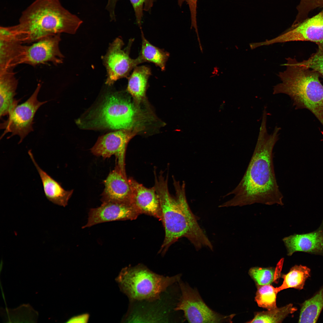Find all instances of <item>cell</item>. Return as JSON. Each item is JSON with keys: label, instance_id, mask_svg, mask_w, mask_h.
Here are the masks:
<instances>
[{"label": "cell", "instance_id": "obj_2", "mask_svg": "<svg viewBox=\"0 0 323 323\" xmlns=\"http://www.w3.org/2000/svg\"><path fill=\"white\" fill-rule=\"evenodd\" d=\"M154 187L159 200L161 220L165 230V237L159 251L165 254L170 246L179 239L185 237L197 250L206 247L213 250V247L203 230L199 225L196 217L192 212L185 195V182L181 185L173 179L176 197L169 192L168 177L160 173L157 177L155 173Z\"/></svg>", "mask_w": 323, "mask_h": 323}, {"label": "cell", "instance_id": "obj_3", "mask_svg": "<svg viewBox=\"0 0 323 323\" xmlns=\"http://www.w3.org/2000/svg\"><path fill=\"white\" fill-rule=\"evenodd\" d=\"M82 22L59 0H35L22 12L14 28L23 44L30 43L49 35L74 34Z\"/></svg>", "mask_w": 323, "mask_h": 323}, {"label": "cell", "instance_id": "obj_9", "mask_svg": "<svg viewBox=\"0 0 323 323\" xmlns=\"http://www.w3.org/2000/svg\"><path fill=\"white\" fill-rule=\"evenodd\" d=\"M133 40L122 49L124 43L120 38H117L110 44L107 52L103 57V60L107 71L106 83L110 86L121 78L127 77L130 72L137 65L141 63L138 57L131 58L129 51Z\"/></svg>", "mask_w": 323, "mask_h": 323}, {"label": "cell", "instance_id": "obj_26", "mask_svg": "<svg viewBox=\"0 0 323 323\" xmlns=\"http://www.w3.org/2000/svg\"><path fill=\"white\" fill-rule=\"evenodd\" d=\"M257 287L255 300L258 305L267 310L277 307L276 297L279 292L277 287H275L271 284Z\"/></svg>", "mask_w": 323, "mask_h": 323}, {"label": "cell", "instance_id": "obj_11", "mask_svg": "<svg viewBox=\"0 0 323 323\" xmlns=\"http://www.w3.org/2000/svg\"><path fill=\"white\" fill-rule=\"evenodd\" d=\"M61 34L45 36L29 45H25L20 64L33 66L51 63H62L64 56L60 48Z\"/></svg>", "mask_w": 323, "mask_h": 323}, {"label": "cell", "instance_id": "obj_18", "mask_svg": "<svg viewBox=\"0 0 323 323\" xmlns=\"http://www.w3.org/2000/svg\"><path fill=\"white\" fill-rule=\"evenodd\" d=\"M28 153L39 174L46 198L54 204L66 206L72 194L73 190H66L64 189L60 183L39 166L31 150H28Z\"/></svg>", "mask_w": 323, "mask_h": 323}, {"label": "cell", "instance_id": "obj_28", "mask_svg": "<svg viewBox=\"0 0 323 323\" xmlns=\"http://www.w3.org/2000/svg\"><path fill=\"white\" fill-rule=\"evenodd\" d=\"M300 64L318 72L323 77V49L318 48L307 60L298 62Z\"/></svg>", "mask_w": 323, "mask_h": 323}, {"label": "cell", "instance_id": "obj_12", "mask_svg": "<svg viewBox=\"0 0 323 323\" xmlns=\"http://www.w3.org/2000/svg\"><path fill=\"white\" fill-rule=\"evenodd\" d=\"M128 129H121L99 137L91 149L92 153L106 159L114 155L116 159L115 167L125 176V154L127 145L134 136Z\"/></svg>", "mask_w": 323, "mask_h": 323}, {"label": "cell", "instance_id": "obj_13", "mask_svg": "<svg viewBox=\"0 0 323 323\" xmlns=\"http://www.w3.org/2000/svg\"><path fill=\"white\" fill-rule=\"evenodd\" d=\"M140 214L131 204L102 202L100 206L90 210L87 223L82 228L107 222L135 220Z\"/></svg>", "mask_w": 323, "mask_h": 323}, {"label": "cell", "instance_id": "obj_25", "mask_svg": "<svg viewBox=\"0 0 323 323\" xmlns=\"http://www.w3.org/2000/svg\"><path fill=\"white\" fill-rule=\"evenodd\" d=\"M284 260L283 258L281 259L275 268L252 267L249 270V275L257 286L271 284L275 282L280 277Z\"/></svg>", "mask_w": 323, "mask_h": 323}, {"label": "cell", "instance_id": "obj_22", "mask_svg": "<svg viewBox=\"0 0 323 323\" xmlns=\"http://www.w3.org/2000/svg\"><path fill=\"white\" fill-rule=\"evenodd\" d=\"M310 276V269L306 266L295 265L286 274L283 275L282 284L277 287L279 292L284 289L293 288L302 290L306 280Z\"/></svg>", "mask_w": 323, "mask_h": 323}, {"label": "cell", "instance_id": "obj_14", "mask_svg": "<svg viewBox=\"0 0 323 323\" xmlns=\"http://www.w3.org/2000/svg\"><path fill=\"white\" fill-rule=\"evenodd\" d=\"M25 45L12 26L0 28V71L13 69L20 64Z\"/></svg>", "mask_w": 323, "mask_h": 323}, {"label": "cell", "instance_id": "obj_30", "mask_svg": "<svg viewBox=\"0 0 323 323\" xmlns=\"http://www.w3.org/2000/svg\"><path fill=\"white\" fill-rule=\"evenodd\" d=\"M89 318V314L88 313H84L72 317L68 320L67 322L86 323L88 322Z\"/></svg>", "mask_w": 323, "mask_h": 323}, {"label": "cell", "instance_id": "obj_23", "mask_svg": "<svg viewBox=\"0 0 323 323\" xmlns=\"http://www.w3.org/2000/svg\"><path fill=\"white\" fill-rule=\"evenodd\" d=\"M141 38V50L138 57L141 63L152 62L159 66L162 71L165 70L169 54L151 44L145 38L142 32Z\"/></svg>", "mask_w": 323, "mask_h": 323}, {"label": "cell", "instance_id": "obj_15", "mask_svg": "<svg viewBox=\"0 0 323 323\" xmlns=\"http://www.w3.org/2000/svg\"><path fill=\"white\" fill-rule=\"evenodd\" d=\"M102 202L131 204L132 191L129 179L117 167L111 171L103 182Z\"/></svg>", "mask_w": 323, "mask_h": 323}, {"label": "cell", "instance_id": "obj_10", "mask_svg": "<svg viewBox=\"0 0 323 323\" xmlns=\"http://www.w3.org/2000/svg\"><path fill=\"white\" fill-rule=\"evenodd\" d=\"M294 41H309L323 49V9L319 13L307 18L300 23L292 26L276 37L259 42V46Z\"/></svg>", "mask_w": 323, "mask_h": 323}, {"label": "cell", "instance_id": "obj_19", "mask_svg": "<svg viewBox=\"0 0 323 323\" xmlns=\"http://www.w3.org/2000/svg\"><path fill=\"white\" fill-rule=\"evenodd\" d=\"M18 80L13 69L0 71V116L8 115L20 99L14 98Z\"/></svg>", "mask_w": 323, "mask_h": 323}, {"label": "cell", "instance_id": "obj_21", "mask_svg": "<svg viewBox=\"0 0 323 323\" xmlns=\"http://www.w3.org/2000/svg\"><path fill=\"white\" fill-rule=\"evenodd\" d=\"M323 308V288L302 304L298 322H316Z\"/></svg>", "mask_w": 323, "mask_h": 323}, {"label": "cell", "instance_id": "obj_8", "mask_svg": "<svg viewBox=\"0 0 323 323\" xmlns=\"http://www.w3.org/2000/svg\"><path fill=\"white\" fill-rule=\"evenodd\" d=\"M99 110L97 122L112 129H128L134 123L136 111L127 100L115 95L109 96Z\"/></svg>", "mask_w": 323, "mask_h": 323}, {"label": "cell", "instance_id": "obj_17", "mask_svg": "<svg viewBox=\"0 0 323 323\" xmlns=\"http://www.w3.org/2000/svg\"><path fill=\"white\" fill-rule=\"evenodd\" d=\"M129 179L132 188V204L140 214H147L161 220L160 201L154 186L148 188L133 178Z\"/></svg>", "mask_w": 323, "mask_h": 323}, {"label": "cell", "instance_id": "obj_29", "mask_svg": "<svg viewBox=\"0 0 323 323\" xmlns=\"http://www.w3.org/2000/svg\"><path fill=\"white\" fill-rule=\"evenodd\" d=\"M133 7L136 18L137 22L141 26L142 15V8L145 0H130Z\"/></svg>", "mask_w": 323, "mask_h": 323}, {"label": "cell", "instance_id": "obj_7", "mask_svg": "<svg viewBox=\"0 0 323 323\" xmlns=\"http://www.w3.org/2000/svg\"><path fill=\"white\" fill-rule=\"evenodd\" d=\"M41 85L38 83L31 97L25 102L15 107L8 115L7 119L0 124V129H4L1 139L10 132L11 134L7 138L17 135L20 138V144L29 133L33 131L35 115L40 107L48 102H40L37 99Z\"/></svg>", "mask_w": 323, "mask_h": 323}, {"label": "cell", "instance_id": "obj_6", "mask_svg": "<svg viewBox=\"0 0 323 323\" xmlns=\"http://www.w3.org/2000/svg\"><path fill=\"white\" fill-rule=\"evenodd\" d=\"M181 295L175 308L181 310L190 323H230L234 314L225 315L213 310L205 302L196 288L181 279L178 282Z\"/></svg>", "mask_w": 323, "mask_h": 323}, {"label": "cell", "instance_id": "obj_27", "mask_svg": "<svg viewBox=\"0 0 323 323\" xmlns=\"http://www.w3.org/2000/svg\"><path fill=\"white\" fill-rule=\"evenodd\" d=\"M323 7V0H300L297 7L298 11L293 23L298 24L308 18L309 13L318 7Z\"/></svg>", "mask_w": 323, "mask_h": 323}, {"label": "cell", "instance_id": "obj_4", "mask_svg": "<svg viewBox=\"0 0 323 323\" xmlns=\"http://www.w3.org/2000/svg\"><path fill=\"white\" fill-rule=\"evenodd\" d=\"M286 70L278 76L282 82L274 86L273 94H284L295 109L310 110L323 126V85L316 71L300 64L295 58H286Z\"/></svg>", "mask_w": 323, "mask_h": 323}, {"label": "cell", "instance_id": "obj_20", "mask_svg": "<svg viewBox=\"0 0 323 323\" xmlns=\"http://www.w3.org/2000/svg\"><path fill=\"white\" fill-rule=\"evenodd\" d=\"M151 74L150 68L143 65L135 67L129 77L127 90L137 101H141L144 96L148 80Z\"/></svg>", "mask_w": 323, "mask_h": 323}, {"label": "cell", "instance_id": "obj_24", "mask_svg": "<svg viewBox=\"0 0 323 323\" xmlns=\"http://www.w3.org/2000/svg\"><path fill=\"white\" fill-rule=\"evenodd\" d=\"M297 309L292 304H290L281 307L257 312L253 318L247 322L281 323L289 314L294 313Z\"/></svg>", "mask_w": 323, "mask_h": 323}, {"label": "cell", "instance_id": "obj_1", "mask_svg": "<svg viewBox=\"0 0 323 323\" xmlns=\"http://www.w3.org/2000/svg\"><path fill=\"white\" fill-rule=\"evenodd\" d=\"M281 129L276 126L272 133L269 134L266 123H261L255 149L246 170L237 186L226 196L233 194L234 196L220 207L255 203L284 205L273 162V149L279 139Z\"/></svg>", "mask_w": 323, "mask_h": 323}, {"label": "cell", "instance_id": "obj_16", "mask_svg": "<svg viewBox=\"0 0 323 323\" xmlns=\"http://www.w3.org/2000/svg\"><path fill=\"white\" fill-rule=\"evenodd\" d=\"M287 251L291 256L296 252L323 255V221L316 230L308 233L295 234L282 239Z\"/></svg>", "mask_w": 323, "mask_h": 323}, {"label": "cell", "instance_id": "obj_5", "mask_svg": "<svg viewBox=\"0 0 323 323\" xmlns=\"http://www.w3.org/2000/svg\"><path fill=\"white\" fill-rule=\"evenodd\" d=\"M180 274L164 276L142 264L123 268L116 279L122 291L133 301L159 299L168 287L181 279Z\"/></svg>", "mask_w": 323, "mask_h": 323}]
</instances>
